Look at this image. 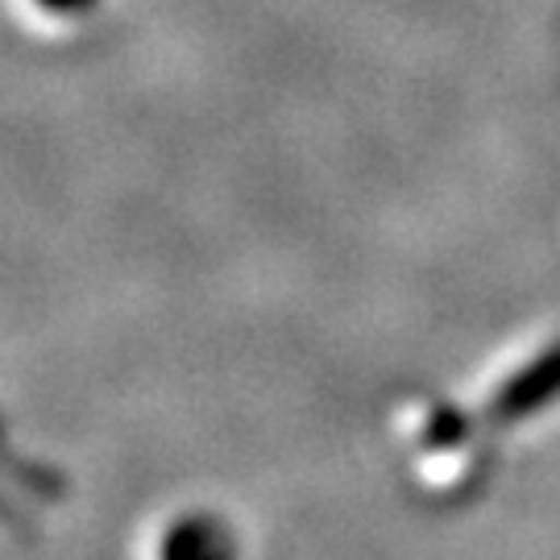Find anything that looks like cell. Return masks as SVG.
<instances>
[{
    "label": "cell",
    "mask_w": 560,
    "mask_h": 560,
    "mask_svg": "<svg viewBox=\"0 0 560 560\" xmlns=\"http://www.w3.org/2000/svg\"><path fill=\"white\" fill-rule=\"evenodd\" d=\"M25 4H30V13L42 21H67V18L88 13L96 0H25Z\"/></svg>",
    "instance_id": "cell-2"
},
{
    "label": "cell",
    "mask_w": 560,
    "mask_h": 560,
    "mask_svg": "<svg viewBox=\"0 0 560 560\" xmlns=\"http://www.w3.org/2000/svg\"><path fill=\"white\" fill-rule=\"evenodd\" d=\"M229 548H233L229 527L217 515L187 511V515H171L150 536L145 560H233Z\"/></svg>",
    "instance_id": "cell-1"
}]
</instances>
